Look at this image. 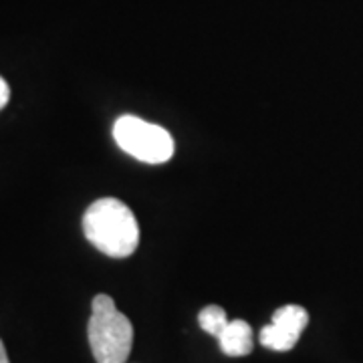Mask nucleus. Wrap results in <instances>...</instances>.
<instances>
[{
    "mask_svg": "<svg viewBox=\"0 0 363 363\" xmlns=\"http://www.w3.org/2000/svg\"><path fill=\"white\" fill-rule=\"evenodd\" d=\"M83 233L99 252L125 259L140 245L135 214L117 198H99L83 214Z\"/></svg>",
    "mask_w": 363,
    "mask_h": 363,
    "instance_id": "nucleus-1",
    "label": "nucleus"
},
{
    "mask_svg": "<svg viewBox=\"0 0 363 363\" xmlns=\"http://www.w3.org/2000/svg\"><path fill=\"white\" fill-rule=\"evenodd\" d=\"M87 337L97 363L128 362L133 347V325L109 295L93 297Z\"/></svg>",
    "mask_w": 363,
    "mask_h": 363,
    "instance_id": "nucleus-2",
    "label": "nucleus"
},
{
    "mask_svg": "<svg viewBox=\"0 0 363 363\" xmlns=\"http://www.w3.org/2000/svg\"><path fill=\"white\" fill-rule=\"evenodd\" d=\"M116 143L143 164H166L174 156V138L168 130L135 116H121L113 125Z\"/></svg>",
    "mask_w": 363,
    "mask_h": 363,
    "instance_id": "nucleus-3",
    "label": "nucleus"
},
{
    "mask_svg": "<svg viewBox=\"0 0 363 363\" xmlns=\"http://www.w3.org/2000/svg\"><path fill=\"white\" fill-rule=\"evenodd\" d=\"M309 323V313L301 305H285L272 315V323L262 327L260 343L272 351H291Z\"/></svg>",
    "mask_w": 363,
    "mask_h": 363,
    "instance_id": "nucleus-4",
    "label": "nucleus"
},
{
    "mask_svg": "<svg viewBox=\"0 0 363 363\" xmlns=\"http://www.w3.org/2000/svg\"><path fill=\"white\" fill-rule=\"evenodd\" d=\"M220 350L224 355L228 357H245L252 351L255 339H252V327L242 321V319H234L228 321V325L224 327V331L218 337Z\"/></svg>",
    "mask_w": 363,
    "mask_h": 363,
    "instance_id": "nucleus-5",
    "label": "nucleus"
},
{
    "mask_svg": "<svg viewBox=\"0 0 363 363\" xmlns=\"http://www.w3.org/2000/svg\"><path fill=\"white\" fill-rule=\"evenodd\" d=\"M198 323L208 335L218 339L222 331H224V327L228 325V317H226V311L218 305H208L198 315Z\"/></svg>",
    "mask_w": 363,
    "mask_h": 363,
    "instance_id": "nucleus-6",
    "label": "nucleus"
},
{
    "mask_svg": "<svg viewBox=\"0 0 363 363\" xmlns=\"http://www.w3.org/2000/svg\"><path fill=\"white\" fill-rule=\"evenodd\" d=\"M11 99V87L6 83V79L0 77V109H4V105Z\"/></svg>",
    "mask_w": 363,
    "mask_h": 363,
    "instance_id": "nucleus-7",
    "label": "nucleus"
},
{
    "mask_svg": "<svg viewBox=\"0 0 363 363\" xmlns=\"http://www.w3.org/2000/svg\"><path fill=\"white\" fill-rule=\"evenodd\" d=\"M0 363H11V359H9V353H6V347H4V343H2V339H0Z\"/></svg>",
    "mask_w": 363,
    "mask_h": 363,
    "instance_id": "nucleus-8",
    "label": "nucleus"
}]
</instances>
